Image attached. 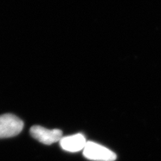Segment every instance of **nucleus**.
I'll return each mask as SVG.
<instances>
[{
  "instance_id": "obj_2",
  "label": "nucleus",
  "mask_w": 161,
  "mask_h": 161,
  "mask_svg": "<svg viewBox=\"0 0 161 161\" xmlns=\"http://www.w3.org/2000/svg\"><path fill=\"white\" fill-rule=\"evenodd\" d=\"M84 156L86 159L96 161H114L116 160L115 153L94 142H86L83 150Z\"/></svg>"
},
{
  "instance_id": "obj_4",
  "label": "nucleus",
  "mask_w": 161,
  "mask_h": 161,
  "mask_svg": "<svg viewBox=\"0 0 161 161\" xmlns=\"http://www.w3.org/2000/svg\"><path fill=\"white\" fill-rule=\"evenodd\" d=\"M86 142L83 134H77L62 137L60 140V147L69 152H77L84 150Z\"/></svg>"
},
{
  "instance_id": "obj_3",
  "label": "nucleus",
  "mask_w": 161,
  "mask_h": 161,
  "mask_svg": "<svg viewBox=\"0 0 161 161\" xmlns=\"http://www.w3.org/2000/svg\"><path fill=\"white\" fill-rule=\"evenodd\" d=\"M30 133L35 140L45 145H51L56 142H60L63 137V133L60 130L47 129L39 125L32 126Z\"/></svg>"
},
{
  "instance_id": "obj_1",
  "label": "nucleus",
  "mask_w": 161,
  "mask_h": 161,
  "mask_svg": "<svg viewBox=\"0 0 161 161\" xmlns=\"http://www.w3.org/2000/svg\"><path fill=\"white\" fill-rule=\"evenodd\" d=\"M23 128V122L13 114L0 116V139L18 135Z\"/></svg>"
}]
</instances>
